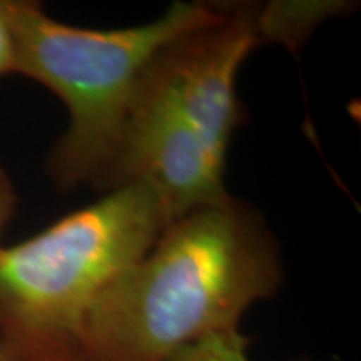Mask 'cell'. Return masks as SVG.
Returning a JSON list of instances; mask_svg holds the SVG:
<instances>
[{"label":"cell","instance_id":"cell-1","mask_svg":"<svg viewBox=\"0 0 361 361\" xmlns=\"http://www.w3.org/2000/svg\"><path fill=\"white\" fill-rule=\"evenodd\" d=\"M283 266L258 209L233 196L169 221L149 250L101 293L85 361H166L276 295Z\"/></svg>","mask_w":361,"mask_h":361},{"label":"cell","instance_id":"cell-2","mask_svg":"<svg viewBox=\"0 0 361 361\" xmlns=\"http://www.w3.org/2000/svg\"><path fill=\"white\" fill-rule=\"evenodd\" d=\"M271 7L221 4L219 16L166 44L144 71L97 189L151 188L169 219L228 196V146L243 121L239 67L273 42Z\"/></svg>","mask_w":361,"mask_h":361},{"label":"cell","instance_id":"cell-3","mask_svg":"<svg viewBox=\"0 0 361 361\" xmlns=\"http://www.w3.org/2000/svg\"><path fill=\"white\" fill-rule=\"evenodd\" d=\"M168 223L157 194L129 184L0 246V345L16 361H85L94 303Z\"/></svg>","mask_w":361,"mask_h":361},{"label":"cell","instance_id":"cell-4","mask_svg":"<svg viewBox=\"0 0 361 361\" xmlns=\"http://www.w3.org/2000/svg\"><path fill=\"white\" fill-rule=\"evenodd\" d=\"M17 47V74L64 102L69 126L45 171L59 189H97L114 157L135 89L171 40L219 16L221 4L176 2L159 19L114 30L67 25L39 4L6 0Z\"/></svg>","mask_w":361,"mask_h":361},{"label":"cell","instance_id":"cell-5","mask_svg":"<svg viewBox=\"0 0 361 361\" xmlns=\"http://www.w3.org/2000/svg\"><path fill=\"white\" fill-rule=\"evenodd\" d=\"M250 345L251 340L239 328L223 329L183 346L166 361H251Z\"/></svg>","mask_w":361,"mask_h":361},{"label":"cell","instance_id":"cell-6","mask_svg":"<svg viewBox=\"0 0 361 361\" xmlns=\"http://www.w3.org/2000/svg\"><path fill=\"white\" fill-rule=\"evenodd\" d=\"M17 74L16 35L8 19L6 0H0V78Z\"/></svg>","mask_w":361,"mask_h":361},{"label":"cell","instance_id":"cell-7","mask_svg":"<svg viewBox=\"0 0 361 361\" xmlns=\"http://www.w3.org/2000/svg\"><path fill=\"white\" fill-rule=\"evenodd\" d=\"M17 204V192L6 169L0 166V233L11 221Z\"/></svg>","mask_w":361,"mask_h":361},{"label":"cell","instance_id":"cell-8","mask_svg":"<svg viewBox=\"0 0 361 361\" xmlns=\"http://www.w3.org/2000/svg\"><path fill=\"white\" fill-rule=\"evenodd\" d=\"M0 361H16V360H13V358H12V356H11V355H8V353H7V351H6V348H4V346H2V345H0Z\"/></svg>","mask_w":361,"mask_h":361}]
</instances>
